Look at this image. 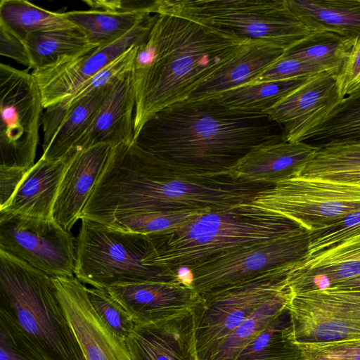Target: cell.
<instances>
[{"label": "cell", "instance_id": "cell-16", "mask_svg": "<svg viewBox=\"0 0 360 360\" xmlns=\"http://www.w3.org/2000/svg\"><path fill=\"white\" fill-rule=\"evenodd\" d=\"M360 278V231L339 243L305 255L290 269L286 288L291 295L333 287H350Z\"/></svg>", "mask_w": 360, "mask_h": 360}, {"label": "cell", "instance_id": "cell-46", "mask_svg": "<svg viewBox=\"0 0 360 360\" xmlns=\"http://www.w3.org/2000/svg\"><path fill=\"white\" fill-rule=\"evenodd\" d=\"M30 169L0 166V210L10 202Z\"/></svg>", "mask_w": 360, "mask_h": 360}, {"label": "cell", "instance_id": "cell-12", "mask_svg": "<svg viewBox=\"0 0 360 360\" xmlns=\"http://www.w3.org/2000/svg\"><path fill=\"white\" fill-rule=\"evenodd\" d=\"M287 307L297 342L360 338V286L290 294Z\"/></svg>", "mask_w": 360, "mask_h": 360}, {"label": "cell", "instance_id": "cell-34", "mask_svg": "<svg viewBox=\"0 0 360 360\" xmlns=\"http://www.w3.org/2000/svg\"><path fill=\"white\" fill-rule=\"evenodd\" d=\"M0 24L24 41L35 32L75 27L64 13L50 11L25 0H1Z\"/></svg>", "mask_w": 360, "mask_h": 360}, {"label": "cell", "instance_id": "cell-6", "mask_svg": "<svg viewBox=\"0 0 360 360\" xmlns=\"http://www.w3.org/2000/svg\"><path fill=\"white\" fill-rule=\"evenodd\" d=\"M75 240V276L94 288L181 280L178 272L153 266L148 234L82 219Z\"/></svg>", "mask_w": 360, "mask_h": 360}, {"label": "cell", "instance_id": "cell-45", "mask_svg": "<svg viewBox=\"0 0 360 360\" xmlns=\"http://www.w3.org/2000/svg\"><path fill=\"white\" fill-rule=\"evenodd\" d=\"M0 54L12 58L28 68H32L29 52L25 41L1 24H0Z\"/></svg>", "mask_w": 360, "mask_h": 360}, {"label": "cell", "instance_id": "cell-15", "mask_svg": "<svg viewBox=\"0 0 360 360\" xmlns=\"http://www.w3.org/2000/svg\"><path fill=\"white\" fill-rule=\"evenodd\" d=\"M51 280L86 360H132L125 342L96 313L83 283L75 276H51Z\"/></svg>", "mask_w": 360, "mask_h": 360}, {"label": "cell", "instance_id": "cell-38", "mask_svg": "<svg viewBox=\"0 0 360 360\" xmlns=\"http://www.w3.org/2000/svg\"><path fill=\"white\" fill-rule=\"evenodd\" d=\"M89 301L102 321L124 342L135 328V323L125 309L106 290L87 288Z\"/></svg>", "mask_w": 360, "mask_h": 360}, {"label": "cell", "instance_id": "cell-17", "mask_svg": "<svg viewBox=\"0 0 360 360\" xmlns=\"http://www.w3.org/2000/svg\"><path fill=\"white\" fill-rule=\"evenodd\" d=\"M105 290L125 308L136 326L169 319L195 308L202 300L182 280L115 285Z\"/></svg>", "mask_w": 360, "mask_h": 360}, {"label": "cell", "instance_id": "cell-31", "mask_svg": "<svg viewBox=\"0 0 360 360\" xmlns=\"http://www.w3.org/2000/svg\"><path fill=\"white\" fill-rule=\"evenodd\" d=\"M356 38L330 31H314L284 51L282 58H294L338 72Z\"/></svg>", "mask_w": 360, "mask_h": 360}, {"label": "cell", "instance_id": "cell-35", "mask_svg": "<svg viewBox=\"0 0 360 360\" xmlns=\"http://www.w3.org/2000/svg\"><path fill=\"white\" fill-rule=\"evenodd\" d=\"M290 294L285 288L255 311L221 342L210 360H235L248 345L287 305Z\"/></svg>", "mask_w": 360, "mask_h": 360}, {"label": "cell", "instance_id": "cell-19", "mask_svg": "<svg viewBox=\"0 0 360 360\" xmlns=\"http://www.w3.org/2000/svg\"><path fill=\"white\" fill-rule=\"evenodd\" d=\"M125 343L132 360H198L195 308L156 323L135 326Z\"/></svg>", "mask_w": 360, "mask_h": 360}, {"label": "cell", "instance_id": "cell-23", "mask_svg": "<svg viewBox=\"0 0 360 360\" xmlns=\"http://www.w3.org/2000/svg\"><path fill=\"white\" fill-rule=\"evenodd\" d=\"M283 52V49L266 41H250L198 86L187 99L216 98L227 91L251 83L277 61Z\"/></svg>", "mask_w": 360, "mask_h": 360}, {"label": "cell", "instance_id": "cell-14", "mask_svg": "<svg viewBox=\"0 0 360 360\" xmlns=\"http://www.w3.org/2000/svg\"><path fill=\"white\" fill-rule=\"evenodd\" d=\"M155 14L137 25L117 40L63 60L32 75L41 91L44 108L56 105L72 94L134 46L143 42L153 25Z\"/></svg>", "mask_w": 360, "mask_h": 360}, {"label": "cell", "instance_id": "cell-18", "mask_svg": "<svg viewBox=\"0 0 360 360\" xmlns=\"http://www.w3.org/2000/svg\"><path fill=\"white\" fill-rule=\"evenodd\" d=\"M337 72L315 75L264 114L283 127V141H299L312 124L324 116L340 100Z\"/></svg>", "mask_w": 360, "mask_h": 360}, {"label": "cell", "instance_id": "cell-11", "mask_svg": "<svg viewBox=\"0 0 360 360\" xmlns=\"http://www.w3.org/2000/svg\"><path fill=\"white\" fill-rule=\"evenodd\" d=\"M309 233L250 244L213 257L188 269L191 285L200 295L213 293L295 263L307 252Z\"/></svg>", "mask_w": 360, "mask_h": 360}, {"label": "cell", "instance_id": "cell-2", "mask_svg": "<svg viewBox=\"0 0 360 360\" xmlns=\"http://www.w3.org/2000/svg\"><path fill=\"white\" fill-rule=\"evenodd\" d=\"M283 141V125L266 114L231 109L217 98L186 99L158 112L134 139L183 171L222 175L254 148Z\"/></svg>", "mask_w": 360, "mask_h": 360}, {"label": "cell", "instance_id": "cell-44", "mask_svg": "<svg viewBox=\"0 0 360 360\" xmlns=\"http://www.w3.org/2000/svg\"><path fill=\"white\" fill-rule=\"evenodd\" d=\"M92 9L121 13L155 14L156 1L142 0H89L84 1Z\"/></svg>", "mask_w": 360, "mask_h": 360}, {"label": "cell", "instance_id": "cell-33", "mask_svg": "<svg viewBox=\"0 0 360 360\" xmlns=\"http://www.w3.org/2000/svg\"><path fill=\"white\" fill-rule=\"evenodd\" d=\"M310 77L249 83L227 91L216 98L229 108L264 114Z\"/></svg>", "mask_w": 360, "mask_h": 360}, {"label": "cell", "instance_id": "cell-10", "mask_svg": "<svg viewBox=\"0 0 360 360\" xmlns=\"http://www.w3.org/2000/svg\"><path fill=\"white\" fill-rule=\"evenodd\" d=\"M43 99L27 70L0 64V166L33 167L41 124Z\"/></svg>", "mask_w": 360, "mask_h": 360}, {"label": "cell", "instance_id": "cell-20", "mask_svg": "<svg viewBox=\"0 0 360 360\" xmlns=\"http://www.w3.org/2000/svg\"><path fill=\"white\" fill-rule=\"evenodd\" d=\"M112 146H93L75 153L70 161L53 207V220L70 232L89 200L110 156Z\"/></svg>", "mask_w": 360, "mask_h": 360}, {"label": "cell", "instance_id": "cell-41", "mask_svg": "<svg viewBox=\"0 0 360 360\" xmlns=\"http://www.w3.org/2000/svg\"><path fill=\"white\" fill-rule=\"evenodd\" d=\"M0 360H43L21 333L0 318Z\"/></svg>", "mask_w": 360, "mask_h": 360}, {"label": "cell", "instance_id": "cell-24", "mask_svg": "<svg viewBox=\"0 0 360 360\" xmlns=\"http://www.w3.org/2000/svg\"><path fill=\"white\" fill-rule=\"evenodd\" d=\"M72 158L51 160L41 157L29 170L10 202L0 212L53 219L54 205Z\"/></svg>", "mask_w": 360, "mask_h": 360}, {"label": "cell", "instance_id": "cell-47", "mask_svg": "<svg viewBox=\"0 0 360 360\" xmlns=\"http://www.w3.org/2000/svg\"><path fill=\"white\" fill-rule=\"evenodd\" d=\"M312 179L360 184V167L328 172Z\"/></svg>", "mask_w": 360, "mask_h": 360}, {"label": "cell", "instance_id": "cell-27", "mask_svg": "<svg viewBox=\"0 0 360 360\" xmlns=\"http://www.w3.org/2000/svg\"><path fill=\"white\" fill-rule=\"evenodd\" d=\"M299 141L316 147L360 143V91L340 99L305 131Z\"/></svg>", "mask_w": 360, "mask_h": 360}, {"label": "cell", "instance_id": "cell-13", "mask_svg": "<svg viewBox=\"0 0 360 360\" xmlns=\"http://www.w3.org/2000/svg\"><path fill=\"white\" fill-rule=\"evenodd\" d=\"M0 250L50 276H75V240L53 219L0 212Z\"/></svg>", "mask_w": 360, "mask_h": 360}, {"label": "cell", "instance_id": "cell-8", "mask_svg": "<svg viewBox=\"0 0 360 360\" xmlns=\"http://www.w3.org/2000/svg\"><path fill=\"white\" fill-rule=\"evenodd\" d=\"M251 203L313 231L360 210V184L294 175L259 192Z\"/></svg>", "mask_w": 360, "mask_h": 360}, {"label": "cell", "instance_id": "cell-30", "mask_svg": "<svg viewBox=\"0 0 360 360\" xmlns=\"http://www.w3.org/2000/svg\"><path fill=\"white\" fill-rule=\"evenodd\" d=\"M66 18L97 46L110 44L130 32L150 15L104 10L70 11Z\"/></svg>", "mask_w": 360, "mask_h": 360}, {"label": "cell", "instance_id": "cell-28", "mask_svg": "<svg viewBox=\"0 0 360 360\" xmlns=\"http://www.w3.org/2000/svg\"><path fill=\"white\" fill-rule=\"evenodd\" d=\"M25 43L32 70L51 67L63 60L98 47L75 26L31 33Z\"/></svg>", "mask_w": 360, "mask_h": 360}, {"label": "cell", "instance_id": "cell-21", "mask_svg": "<svg viewBox=\"0 0 360 360\" xmlns=\"http://www.w3.org/2000/svg\"><path fill=\"white\" fill-rule=\"evenodd\" d=\"M317 147L282 141L258 146L242 158L226 174L246 184L275 185L297 174Z\"/></svg>", "mask_w": 360, "mask_h": 360}, {"label": "cell", "instance_id": "cell-9", "mask_svg": "<svg viewBox=\"0 0 360 360\" xmlns=\"http://www.w3.org/2000/svg\"><path fill=\"white\" fill-rule=\"evenodd\" d=\"M293 264L260 274L226 289L201 295L195 308L198 360H210L221 342L255 311L286 288Z\"/></svg>", "mask_w": 360, "mask_h": 360}, {"label": "cell", "instance_id": "cell-40", "mask_svg": "<svg viewBox=\"0 0 360 360\" xmlns=\"http://www.w3.org/2000/svg\"><path fill=\"white\" fill-rule=\"evenodd\" d=\"M298 343L304 360H360V338Z\"/></svg>", "mask_w": 360, "mask_h": 360}, {"label": "cell", "instance_id": "cell-25", "mask_svg": "<svg viewBox=\"0 0 360 360\" xmlns=\"http://www.w3.org/2000/svg\"><path fill=\"white\" fill-rule=\"evenodd\" d=\"M113 82L84 97L63 115L51 139L42 147L41 158L57 160L74 155L77 143L96 120Z\"/></svg>", "mask_w": 360, "mask_h": 360}, {"label": "cell", "instance_id": "cell-36", "mask_svg": "<svg viewBox=\"0 0 360 360\" xmlns=\"http://www.w3.org/2000/svg\"><path fill=\"white\" fill-rule=\"evenodd\" d=\"M317 148L295 175L315 178L326 173L360 167V143L329 144Z\"/></svg>", "mask_w": 360, "mask_h": 360}, {"label": "cell", "instance_id": "cell-32", "mask_svg": "<svg viewBox=\"0 0 360 360\" xmlns=\"http://www.w3.org/2000/svg\"><path fill=\"white\" fill-rule=\"evenodd\" d=\"M137 46L128 49L94 77L82 84L58 103L45 109L41 117L45 146L51 139L63 115L78 101L132 70Z\"/></svg>", "mask_w": 360, "mask_h": 360}, {"label": "cell", "instance_id": "cell-5", "mask_svg": "<svg viewBox=\"0 0 360 360\" xmlns=\"http://www.w3.org/2000/svg\"><path fill=\"white\" fill-rule=\"evenodd\" d=\"M0 318L43 360H86L51 276L0 250Z\"/></svg>", "mask_w": 360, "mask_h": 360}, {"label": "cell", "instance_id": "cell-4", "mask_svg": "<svg viewBox=\"0 0 360 360\" xmlns=\"http://www.w3.org/2000/svg\"><path fill=\"white\" fill-rule=\"evenodd\" d=\"M304 231L295 221L248 202L201 213L174 229L148 235L152 264L178 272L244 245Z\"/></svg>", "mask_w": 360, "mask_h": 360}, {"label": "cell", "instance_id": "cell-7", "mask_svg": "<svg viewBox=\"0 0 360 360\" xmlns=\"http://www.w3.org/2000/svg\"><path fill=\"white\" fill-rule=\"evenodd\" d=\"M156 13L184 18L248 41H263L284 51L314 32L287 0H156Z\"/></svg>", "mask_w": 360, "mask_h": 360}, {"label": "cell", "instance_id": "cell-26", "mask_svg": "<svg viewBox=\"0 0 360 360\" xmlns=\"http://www.w3.org/2000/svg\"><path fill=\"white\" fill-rule=\"evenodd\" d=\"M292 12L313 31L360 37V0H287Z\"/></svg>", "mask_w": 360, "mask_h": 360}, {"label": "cell", "instance_id": "cell-42", "mask_svg": "<svg viewBox=\"0 0 360 360\" xmlns=\"http://www.w3.org/2000/svg\"><path fill=\"white\" fill-rule=\"evenodd\" d=\"M323 72L326 71L311 63L281 57L251 83L310 77Z\"/></svg>", "mask_w": 360, "mask_h": 360}, {"label": "cell", "instance_id": "cell-22", "mask_svg": "<svg viewBox=\"0 0 360 360\" xmlns=\"http://www.w3.org/2000/svg\"><path fill=\"white\" fill-rule=\"evenodd\" d=\"M136 94L131 71L117 77L94 123L77 143L74 154L93 146L112 147L134 141Z\"/></svg>", "mask_w": 360, "mask_h": 360}, {"label": "cell", "instance_id": "cell-29", "mask_svg": "<svg viewBox=\"0 0 360 360\" xmlns=\"http://www.w3.org/2000/svg\"><path fill=\"white\" fill-rule=\"evenodd\" d=\"M235 360H304L299 343L293 335L287 305L243 349Z\"/></svg>", "mask_w": 360, "mask_h": 360}, {"label": "cell", "instance_id": "cell-37", "mask_svg": "<svg viewBox=\"0 0 360 360\" xmlns=\"http://www.w3.org/2000/svg\"><path fill=\"white\" fill-rule=\"evenodd\" d=\"M198 212H143L117 217L108 224L110 227L143 234H150L179 226L192 219Z\"/></svg>", "mask_w": 360, "mask_h": 360}, {"label": "cell", "instance_id": "cell-3", "mask_svg": "<svg viewBox=\"0 0 360 360\" xmlns=\"http://www.w3.org/2000/svg\"><path fill=\"white\" fill-rule=\"evenodd\" d=\"M248 42L184 18L156 13L146 39L137 46L131 70L134 139L158 112L186 100Z\"/></svg>", "mask_w": 360, "mask_h": 360}, {"label": "cell", "instance_id": "cell-43", "mask_svg": "<svg viewBox=\"0 0 360 360\" xmlns=\"http://www.w3.org/2000/svg\"><path fill=\"white\" fill-rule=\"evenodd\" d=\"M335 79L340 99L360 91V37L356 39Z\"/></svg>", "mask_w": 360, "mask_h": 360}, {"label": "cell", "instance_id": "cell-39", "mask_svg": "<svg viewBox=\"0 0 360 360\" xmlns=\"http://www.w3.org/2000/svg\"><path fill=\"white\" fill-rule=\"evenodd\" d=\"M360 231V210L349 214L326 226L309 233L306 255L329 248Z\"/></svg>", "mask_w": 360, "mask_h": 360}, {"label": "cell", "instance_id": "cell-1", "mask_svg": "<svg viewBox=\"0 0 360 360\" xmlns=\"http://www.w3.org/2000/svg\"><path fill=\"white\" fill-rule=\"evenodd\" d=\"M271 186L243 183L228 174L187 172L133 141L112 147L80 219L107 224L133 213L221 211L251 202Z\"/></svg>", "mask_w": 360, "mask_h": 360}]
</instances>
